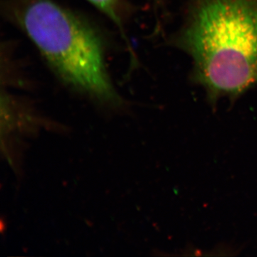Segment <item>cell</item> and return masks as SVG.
<instances>
[{"label":"cell","mask_w":257,"mask_h":257,"mask_svg":"<svg viewBox=\"0 0 257 257\" xmlns=\"http://www.w3.org/2000/svg\"><path fill=\"white\" fill-rule=\"evenodd\" d=\"M169 42L213 103L257 89V0H184Z\"/></svg>","instance_id":"6da1fadb"},{"label":"cell","mask_w":257,"mask_h":257,"mask_svg":"<svg viewBox=\"0 0 257 257\" xmlns=\"http://www.w3.org/2000/svg\"><path fill=\"white\" fill-rule=\"evenodd\" d=\"M5 18L28 37L57 78L102 104L119 105L99 31L54 0H5Z\"/></svg>","instance_id":"7a4b0ae2"},{"label":"cell","mask_w":257,"mask_h":257,"mask_svg":"<svg viewBox=\"0 0 257 257\" xmlns=\"http://www.w3.org/2000/svg\"><path fill=\"white\" fill-rule=\"evenodd\" d=\"M103 14L105 15L119 29L125 41L128 42L125 35V27L133 13V6L130 0H87Z\"/></svg>","instance_id":"3957f363"}]
</instances>
